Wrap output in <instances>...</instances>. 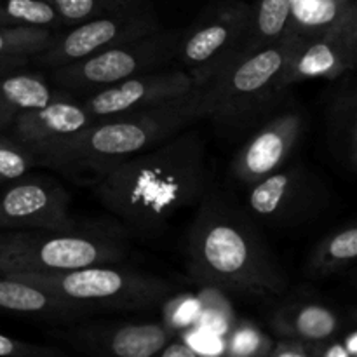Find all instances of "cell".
I'll return each mask as SVG.
<instances>
[{
	"label": "cell",
	"instance_id": "6da1fadb",
	"mask_svg": "<svg viewBox=\"0 0 357 357\" xmlns=\"http://www.w3.org/2000/svg\"><path fill=\"white\" fill-rule=\"evenodd\" d=\"M209 181L204 136L187 128L110 166L89 187L101 206L131 232L155 237L181 209L202 201L211 188Z\"/></svg>",
	"mask_w": 357,
	"mask_h": 357
},
{
	"label": "cell",
	"instance_id": "7a4b0ae2",
	"mask_svg": "<svg viewBox=\"0 0 357 357\" xmlns=\"http://www.w3.org/2000/svg\"><path fill=\"white\" fill-rule=\"evenodd\" d=\"M185 251L190 278L201 286L255 296H278L288 288L257 220L218 188H209L199 202Z\"/></svg>",
	"mask_w": 357,
	"mask_h": 357
},
{
	"label": "cell",
	"instance_id": "3957f363",
	"mask_svg": "<svg viewBox=\"0 0 357 357\" xmlns=\"http://www.w3.org/2000/svg\"><path fill=\"white\" fill-rule=\"evenodd\" d=\"M208 108L209 89L206 86L194 87L153 107L94 119L86 129L45 153L38 166L91 185L98 174L114 164L146 152L195 122L204 121Z\"/></svg>",
	"mask_w": 357,
	"mask_h": 357
},
{
	"label": "cell",
	"instance_id": "277c9868",
	"mask_svg": "<svg viewBox=\"0 0 357 357\" xmlns=\"http://www.w3.org/2000/svg\"><path fill=\"white\" fill-rule=\"evenodd\" d=\"M300 38L286 33L281 40L250 54H239L208 86L206 119L225 136H239L271 117L288 89L282 73Z\"/></svg>",
	"mask_w": 357,
	"mask_h": 357
},
{
	"label": "cell",
	"instance_id": "5b68a950",
	"mask_svg": "<svg viewBox=\"0 0 357 357\" xmlns=\"http://www.w3.org/2000/svg\"><path fill=\"white\" fill-rule=\"evenodd\" d=\"M124 241L100 227L0 232V274H59L91 265L121 264Z\"/></svg>",
	"mask_w": 357,
	"mask_h": 357
},
{
	"label": "cell",
	"instance_id": "8992f818",
	"mask_svg": "<svg viewBox=\"0 0 357 357\" xmlns=\"http://www.w3.org/2000/svg\"><path fill=\"white\" fill-rule=\"evenodd\" d=\"M56 293L84 314L100 310H143L160 305L174 286L159 275L121 264L91 265L59 274L17 275Z\"/></svg>",
	"mask_w": 357,
	"mask_h": 357
},
{
	"label": "cell",
	"instance_id": "52a82bcc",
	"mask_svg": "<svg viewBox=\"0 0 357 357\" xmlns=\"http://www.w3.org/2000/svg\"><path fill=\"white\" fill-rule=\"evenodd\" d=\"M181 33L183 28H160L135 40L103 49L80 61L47 70L45 77L58 89L82 98L129 77L173 66Z\"/></svg>",
	"mask_w": 357,
	"mask_h": 357
},
{
	"label": "cell",
	"instance_id": "ba28073f",
	"mask_svg": "<svg viewBox=\"0 0 357 357\" xmlns=\"http://www.w3.org/2000/svg\"><path fill=\"white\" fill-rule=\"evenodd\" d=\"M251 23V6L243 0H216L190 26L183 28L173 66L195 87H206L241 54Z\"/></svg>",
	"mask_w": 357,
	"mask_h": 357
},
{
	"label": "cell",
	"instance_id": "9c48e42d",
	"mask_svg": "<svg viewBox=\"0 0 357 357\" xmlns=\"http://www.w3.org/2000/svg\"><path fill=\"white\" fill-rule=\"evenodd\" d=\"M330 202L319 176L303 164H286L248 187L246 211L267 227L293 229L317 218Z\"/></svg>",
	"mask_w": 357,
	"mask_h": 357
},
{
	"label": "cell",
	"instance_id": "30bf717a",
	"mask_svg": "<svg viewBox=\"0 0 357 357\" xmlns=\"http://www.w3.org/2000/svg\"><path fill=\"white\" fill-rule=\"evenodd\" d=\"M157 30H160V24L150 6L94 17L54 35L47 49L30 58V65H37L45 70L58 68Z\"/></svg>",
	"mask_w": 357,
	"mask_h": 357
},
{
	"label": "cell",
	"instance_id": "8fae6325",
	"mask_svg": "<svg viewBox=\"0 0 357 357\" xmlns=\"http://www.w3.org/2000/svg\"><path fill=\"white\" fill-rule=\"evenodd\" d=\"M298 38V47L282 73L284 89L307 80H337L347 75L357 63L356 2L331 26Z\"/></svg>",
	"mask_w": 357,
	"mask_h": 357
},
{
	"label": "cell",
	"instance_id": "7c38bea8",
	"mask_svg": "<svg viewBox=\"0 0 357 357\" xmlns=\"http://www.w3.org/2000/svg\"><path fill=\"white\" fill-rule=\"evenodd\" d=\"M79 225L70 215V194L58 180L30 174L3 185L0 230H56Z\"/></svg>",
	"mask_w": 357,
	"mask_h": 357
},
{
	"label": "cell",
	"instance_id": "4fadbf2b",
	"mask_svg": "<svg viewBox=\"0 0 357 357\" xmlns=\"http://www.w3.org/2000/svg\"><path fill=\"white\" fill-rule=\"evenodd\" d=\"M305 114L298 107L272 114L232 159L230 174L234 180L250 187L284 167L305 132Z\"/></svg>",
	"mask_w": 357,
	"mask_h": 357
},
{
	"label": "cell",
	"instance_id": "5bb4252c",
	"mask_svg": "<svg viewBox=\"0 0 357 357\" xmlns=\"http://www.w3.org/2000/svg\"><path fill=\"white\" fill-rule=\"evenodd\" d=\"M194 87V82L183 70L167 66L101 87L82 96L80 101L91 117L101 119L164 103L188 93Z\"/></svg>",
	"mask_w": 357,
	"mask_h": 357
},
{
	"label": "cell",
	"instance_id": "9a60e30c",
	"mask_svg": "<svg viewBox=\"0 0 357 357\" xmlns=\"http://www.w3.org/2000/svg\"><path fill=\"white\" fill-rule=\"evenodd\" d=\"M80 98H66L45 107L17 114L7 126L6 132L30 149L40 162L45 153L77 135L93 122Z\"/></svg>",
	"mask_w": 357,
	"mask_h": 357
},
{
	"label": "cell",
	"instance_id": "2e32d148",
	"mask_svg": "<svg viewBox=\"0 0 357 357\" xmlns=\"http://www.w3.org/2000/svg\"><path fill=\"white\" fill-rule=\"evenodd\" d=\"M171 338L164 323L86 324L66 333L68 344L84 354L115 357H153Z\"/></svg>",
	"mask_w": 357,
	"mask_h": 357
},
{
	"label": "cell",
	"instance_id": "e0dca14e",
	"mask_svg": "<svg viewBox=\"0 0 357 357\" xmlns=\"http://www.w3.org/2000/svg\"><path fill=\"white\" fill-rule=\"evenodd\" d=\"M0 310L52 321H73L86 314L56 293L23 278L0 274Z\"/></svg>",
	"mask_w": 357,
	"mask_h": 357
},
{
	"label": "cell",
	"instance_id": "ac0fdd59",
	"mask_svg": "<svg viewBox=\"0 0 357 357\" xmlns=\"http://www.w3.org/2000/svg\"><path fill=\"white\" fill-rule=\"evenodd\" d=\"M326 138L338 164L354 174L357 167V93L352 77L331 91L326 108Z\"/></svg>",
	"mask_w": 357,
	"mask_h": 357
},
{
	"label": "cell",
	"instance_id": "d6986e66",
	"mask_svg": "<svg viewBox=\"0 0 357 357\" xmlns=\"http://www.w3.org/2000/svg\"><path fill=\"white\" fill-rule=\"evenodd\" d=\"M66 98H73V94L52 86L44 73L28 72V68L0 73V132L6 131L10 121L21 112Z\"/></svg>",
	"mask_w": 357,
	"mask_h": 357
},
{
	"label": "cell",
	"instance_id": "ffe728a7",
	"mask_svg": "<svg viewBox=\"0 0 357 357\" xmlns=\"http://www.w3.org/2000/svg\"><path fill=\"white\" fill-rule=\"evenodd\" d=\"M271 326L278 337L317 344L338 337L340 317L326 303L298 300L278 307L271 317Z\"/></svg>",
	"mask_w": 357,
	"mask_h": 357
},
{
	"label": "cell",
	"instance_id": "44dd1931",
	"mask_svg": "<svg viewBox=\"0 0 357 357\" xmlns=\"http://www.w3.org/2000/svg\"><path fill=\"white\" fill-rule=\"evenodd\" d=\"M289 0H257L251 6V23L241 54H250L275 44L289 26Z\"/></svg>",
	"mask_w": 357,
	"mask_h": 357
},
{
	"label": "cell",
	"instance_id": "7402d4cb",
	"mask_svg": "<svg viewBox=\"0 0 357 357\" xmlns=\"http://www.w3.org/2000/svg\"><path fill=\"white\" fill-rule=\"evenodd\" d=\"M357 257V227L354 223L328 234L317 243L307 261V272L312 278L337 274Z\"/></svg>",
	"mask_w": 357,
	"mask_h": 357
},
{
	"label": "cell",
	"instance_id": "603a6c76",
	"mask_svg": "<svg viewBox=\"0 0 357 357\" xmlns=\"http://www.w3.org/2000/svg\"><path fill=\"white\" fill-rule=\"evenodd\" d=\"M354 0H289V26L286 33L309 37L331 26Z\"/></svg>",
	"mask_w": 357,
	"mask_h": 357
},
{
	"label": "cell",
	"instance_id": "cb8c5ba5",
	"mask_svg": "<svg viewBox=\"0 0 357 357\" xmlns=\"http://www.w3.org/2000/svg\"><path fill=\"white\" fill-rule=\"evenodd\" d=\"M61 20L63 28L94 20V17L110 16L126 10L142 9L150 6L149 0H49Z\"/></svg>",
	"mask_w": 357,
	"mask_h": 357
},
{
	"label": "cell",
	"instance_id": "d4e9b609",
	"mask_svg": "<svg viewBox=\"0 0 357 357\" xmlns=\"http://www.w3.org/2000/svg\"><path fill=\"white\" fill-rule=\"evenodd\" d=\"M0 26L56 30L63 28V23L49 0H0Z\"/></svg>",
	"mask_w": 357,
	"mask_h": 357
},
{
	"label": "cell",
	"instance_id": "484cf974",
	"mask_svg": "<svg viewBox=\"0 0 357 357\" xmlns=\"http://www.w3.org/2000/svg\"><path fill=\"white\" fill-rule=\"evenodd\" d=\"M54 31L37 26H0V56L33 58L54 38Z\"/></svg>",
	"mask_w": 357,
	"mask_h": 357
},
{
	"label": "cell",
	"instance_id": "4316f807",
	"mask_svg": "<svg viewBox=\"0 0 357 357\" xmlns=\"http://www.w3.org/2000/svg\"><path fill=\"white\" fill-rule=\"evenodd\" d=\"M31 167H38L35 153L6 131L0 132V185L26 176Z\"/></svg>",
	"mask_w": 357,
	"mask_h": 357
},
{
	"label": "cell",
	"instance_id": "83f0119b",
	"mask_svg": "<svg viewBox=\"0 0 357 357\" xmlns=\"http://www.w3.org/2000/svg\"><path fill=\"white\" fill-rule=\"evenodd\" d=\"M63 356L58 349L40 347V345L28 344V342L16 340V338L0 335V357H52Z\"/></svg>",
	"mask_w": 357,
	"mask_h": 357
},
{
	"label": "cell",
	"instance_id": "f1b7e54d",
	"mask_svg": "<svg viewBox=\"0 0 357 357\" xmlns=\"http://www.w3.org/2000/svg\"><path fill=\"white\" fill-rule=\"evenodd\" d=\"M316 345L312 342L300 340V338L279 337L272 342L268 349V357H316Z\"/></svg>",
	"mask_w": 357,
	"mask_h": 357
},
{
	"label": "cell",
	"instance_id": "f546056e",
	"mask_svg": "<svg viewBox=\"0 0 357 357\" xmlns=\"http://www.w3.org/2000/svg\"><path fill=\"white\" fill-rule=\"evenodd\" d=\"M159 357H199L201 352L195 351L190 344L183 340H174L171 338L166 345L159 351Z\"/></svg>",
	"mask_w": 357,
	"mask_h": 357
},
{
	"label": "cell",
	"instance_id": "4dcf8cb0",
	"mask_svg": "<svg viewBox=\"0 0 357 357\" xmlns=\"http://www.w3.org/2000/svg\"><path fill=\"white\" fill-rule=\"evenodd\" d=\"M30 58H21V56H0V73L10 72L17 68H28Z\"/></svg>",
	"mask_w": 357,
	"mask_h": 357
}]
</instances>
